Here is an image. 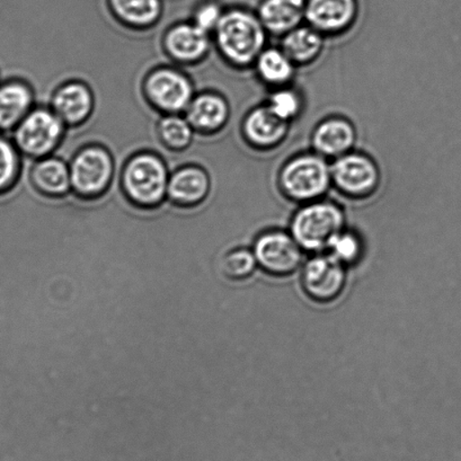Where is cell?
<instances>
[{"label": "cell", "instance_id": "1", "mask_svg": "<svg viewBox=\"0 0 461 461\" xmlns=\"http://www.w3.org/2000/svg\"><path fill=\"white\" fill-rule=\"evenodd\" d=\"M216 43L223 58L237 68L253 67L266 49L268 34L257 13L232 8L223 16L214 30Z\"/></svg>", "mask_w": 461, "mask_h": 461}, {"label": "cell", "instance_id": "2", "mask_svg": "<svg viewBox=\"0 0 461 461\" xmlns=\"http://www.w3.org/2000/svg\"><path fill=\"white\" fill-rule=\"evenodd\" d=\"M276 183L280 194L291 203L324 199L333 187L330 162L312 150L300 152L282 165Z\"/></svg>", "mask_w": 461, "mask_h": 461}, {"label": "cell", "instance_id": "3", "mask_svg": "<svg viewBox=\"0 0 461 461\" xmlns=\"http://www.w3.org/2000/svg\"><path fill=\"white\" fill-rule=\"evenodd\" d=\"M346 230V214L338 203L321 199L302 204L291 221L290 234L303 249H330L339 234Z\"/></svg>", "mask_w": 461, "mask_h": 461}, {"label": "cell", "instance_id": "4", "mask_svg": "<svg viewBox=\"0 0 461 461\" xmlns=\"http://www.w3.org/2000/svg\"><path fill=\"white\" fill-rule=\"evenodd\" d=\"M168 173L162 159L143 152L129 160L123 172L125 194L142 208L162 203L168 189Z\"/></svg>", "mask_w": 461, "mask_h": 461}, {"label": "cell", "instance_id": "5", "mask_svg": "<svg viewBox=\"0 0 461 461\" xmlns=\"http://www.w3.org/2000/svg\"><path fill=\"white\" fill-rule=\"evenodd\" d=\"M335 190L350 200L371 198L382 183L377 162L364 151L352 150L330 162Z\"/></svg>", "mask_w": 461, "mask_h": 461}, {"label": "cell", "instance_id": "6", "mask_svg": "<svg viewBox=\"0 0 461 461\" xmlns=\"http://www.w3.org/2000/svg\"><path fill=\"white\" fill-rule=\"evenodd\" d=\"M65 123L53 110H31L14 129L17 149L30 158H43L61 140Z\"/></svg>", "mask_w": 461, "mask_h": 461}, {"label": "cell", "instance_id": "7", "mask_svg": "<svg viewBox=\"0 0 461 461\" xmlns=\"http://www.w3.org/2000/svg\"><path fill=\"white\" fill-rule=\"evenodd\" d=\"M253 252L259 267L268 275L288 276L303 262V249L288 232L268 230L255 240Z\"/></svg>", "mask_w": 461, "mask_h": 461}, {"label": "cell", "instance_id": "8", "mask_svg": "<svg viewBox=\"0 0 461 461\" xmlns=\"http://www.w3.org/2000/svg\"><path fill=\"white\" fill-rule=\"evenodd\" d=\"M71 187L85 198H94L109 186L113 176V160L102 148L80 151L70 165Z\"/></svg>", "mask_w": 461, "mask_h": 461}, {"label": "cell", "instance_id": "9", "mask_svg": "<svg viewBox=\"0 0 461 461\" xmlns=\"http://www.w3.org/2000/svg\"><path fill=\"white\" fill-rule=\"evenodd\" d=\"M302 284L304 293L314 302L333 303L346 289L344 264L334 257H315L304 266Z\"/></svg>", "mask_w": 461, "mask_h": 461}, {"label": "cell", "instance_id": "10", "mask_svg": "<svg viewBox=\"0 0 461 461\" xmlns=\"http://www.w3.org/2000/svg\"><path fill=\"white\" fill-rule=\"evenodd\" d=\"M357 0H307L304 23L326 38L348 32L359 17Z\"/></svg>", "mask_w": 461, "mask_h": 461}, {"label": "cell", "instance_id": "11", "mask_svg": "<svg viewBox=\"0 0 461 461\" xmlns=\"http://www.w3.org/2000/svg\"><path fill=\"white\" fill-rule=\"evenodd\" d=\"M145 89L152 104L171 114L186 110L194 100L190 80L173 69L155 70L147 78Z\"/></svg>", "mask_w": 461, "mask_h": 461}, {"label": "cell", "instance_id": "12", "mask_svg": "<svg viewBox=\"0 0 461 461\" xmlns=\"http://www.w3.org/2000/svg\"><path fill=\"white\" fill-rule=\"evenodd\" d=\"M357 130L350 119L342 115L328 116L315 125L311 136L312 150L332 160L356 149Z\"/></svg>", "mask_w": 461, "mask_h": 461}, {"label": "cell", "instance_id": "13", "mask_svg": "<svg viewBox=\"0 0 461 461\" xmlns=\"http://www.w3.org/2000/svg\"><path fill=\"white\" fill-rule=\"evenodd\" d=\"M290 128V123L273 113L264 103L245 116L241 131L246 142L254 149L268 151L276 149L286 140Z\"/></svg>", "mask_w": 461, "mask_h": 461}, {"label": "cell", "instance_id": "14", "mask_svg": "<svg viewBox=\"0 0 461 461\" xmlns=\"http://www.w3.org/2000/svg\"><path fill=\"white\" fill-rule=\"evenodd\" d=\"M307 0H261L257 14L271 37H285L304 23Z\"/></svg>", "mask_w": 461, "mask_h": 461}, {"label": "cell", "instance_id": "15", "mask_svg": "<svg viewBox=\"0 0 461 461\" xmlns=\"http://www.w3.org/2000/svg\"><path fill=\"white\" fill-rule=\"evenodd\" d=\"M325 35L303 23L280 39V48L298 68L315 64L323 55L326 46Z\"/></svg>", "mask_w": 461, "mask_h": 461}, {"label": "cell", "instance_id": "16", "mask_svg": "<svg viewBox=\"0 0 461 461\" xmlns=\"http://www.w3.org/2000/svg\"><path fill=\"white\" fill-rule=\"evenodd\" d=\"M93 105L92 92L77 82L64 85L52 98V110L64 123H82L91 114Z\"/></svg>", "mask_w": 461, "mask_h": 461}, {"label": "cell", "instance_id": "17", "mask_svg": "<svg viewBox=\"0 0 461 461\" xmlns=\"http://www.w3.org/2000/svg\"><path fill=\"white\" fill-rule=\"evenodd\" d=\"M32 104L33 93L28 85L17 80L0 85V132L15 129Z\"/></svg>", "mask_w": 461, "mask_h": 461}, {"label": "cell", "instance_id": "18", "mask_svg": "<svg viewBox=\"0 0 461 461\" xmlns=\"http://www.w3.org/2000/svg\"><path fill=\"white\" fill-rule=\"evenodd\" d=\"M253 68L259 82L270 89L293 85L298 67L279 47H267L254 62Z\"/></svg>", "mask_w": 461, "mask_h": 461}, {"label": "cell", "instance_id": "19", "mask_svg": "<svg viewBox=\"0 0 461 461\" xmlns=\"http://www.w3.org/2000/svg\"><path fill=\"white\" fill-rule=\"evenodd\" d=\"M208 34L194 23L176 25L168 31L165 38V47L176 60L194 62L208 51Z\"/></svg>", "mask_w": 461, "mask_h": 461}, {"label": "cell", "instance_id": "20", "mask_svg": "<svg viewBox=\"0 0 461 461\" xmlns=\"http://www.w3.org/2000/svg\"><path fill=\"white\" fill-rule=\"evenodd\" d=\"M209 187V177L203 169L185 167L169 177L167 194L176 204L192 207L207 196Z\"/></svg>", "mask_w": 461, "mask_h": 461}, {"label": "cell", "instance_id": "21", "mask_svg": "<svg viewBox=\"0 0 461 461\" xmlns=\"http://www.w3.org/2000/svg\"><path fill=\"white\" fill-rule=\"evenodd\" d=\"M230 114L227 101L216 94H203L194 98L186 109L187 121L201 131H217L227 123Z\"/></svg>", "mask_w": 461, "mask_h": 461}, {"label": "cell", "instance_id": "22", "mask_svg": "<svg viewBox=\"0 0 461 461\" xmlns=\"http://www.w3.org/2000/svg\"><path fill=\"white\" fill-rule=\"evenodd\" d=\"M35 189L50 196L65 195L71 187L70 167L64 160L49 158L39 160L31 172Z\"/></svg>", "mask_w": 461, "mask_h": 461}, {"label": "cell", "instance_id": "23", "mask_svg": "<svg viewBox=\"0 0 461 461\" xmlns=\"http://www.w3.org/2000/svg\"><path fill=\"white\" fill-rule=\"evenodd\" d=\"M111 6L120 20L137 28L154 23L162 11L159 0H111Z\"/></svg>", "mask_w": 461, "mask_h": 461}, {"label": "cell", "instance_id": "24", "mask_svg": "<svg viewBox=\"0 0 461 461\" xmlns=\"http://www.w3.org/2000/svg\"><path fill=\"white\" fill-rule=\"evenodd\" d=\"M266 104L285 122L293 124L304 110V98L294 85L270 89Z\"/></svg>", "mask_w": 461, "mask_h": 461}, {"label": "cell", "instance_id": "25", "mask_svg": "<svg viewBox=\"0 0 461 461\" xmlns=\"http://www.w3.org/2000/svg\"><path fill=\"white\" fill-rule=\"evenodd\" d=\"M258 264L253 250L236 249L228 252L221 261L222 275L230 281L249 279L257 270Z\"/></svg>", "mask_w": 461, "mask_h": 461}, {"label": "cell", "instance_id": "26", "mask_svg": "<svg viewBox=\"0 0 461 461\" xmlns=\"http://www.w3.org/2000/svg\"><path fill=\"white\" fill-rule=\"evenodd\" d=\"M158 132L165 145L173 149H183L194 139V127L187 119L177 114H169L160 120Z\"/></svg>", "mask_w": 461, "mask_h": 461}, {"label": "cell", "instance_id": "27", "mask_svg": "<svg viewBox=\"0 0 461 461\" xmlns=\"http://www.w3.org/2000/svg\"><path fill=\"white\" fill-rule=\"evenodd\" d=\"M19 173V149L0 134V194L15 185Z\"/></svg>", "mask_w": 461, "mask_h": 461}, {"label": "cell", "instance_id": "28", "mask_svg": "<svg viewBox=\"0 0 461 461\" xmlns=\"http://www.w3.org/2000/svg\"><path fill=\"white\" fill-rule=\"evenodd\" d=\"M330 249L332 250L333 257L346 266V264L356 263L359 259L361 241L356 234L344 230L330 244Z\"/></svg>", "mask_w": 461, "mask_h": 461}, {"label": "cell", "instance_id": "29", "mask_svg": "<svg viewBox=\"0 0 461 461\" xmlns=\"http://www.w3.org/2000/svg\"><path fill=\"white\" fill-rule=\"evenodd\" d=\"M223 13L225 12L217 4H207L196 11L194 23L207 33L212 32V31L214 32L219 22L222 19Z\"/></svg>", "mask_w": 461, "mask_h": 461}]
</instances>
